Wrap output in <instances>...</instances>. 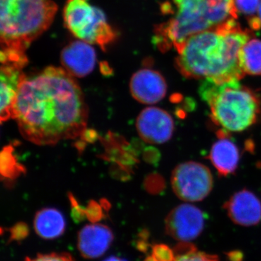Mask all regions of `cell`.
<instances>
[{
	"label": "cell",
	"instance_id": "1",
	"mask_svg": "<svg viewBox=\"0 0 261 261\" xmlns=\"http://www.w3.org/2000/svg\"><path fill=\"white\" fill-rule=\"evenodd\" d=\"M12 117L25 140L37 145H53L82 135L88 111L74 77L63 68L50 66L24 75Z\"/></svg>",
	"mask_w": 261,
	"mask_h": 261
},
{
	"label": "cell",
	"instance_id": "2",
	"mask_svg": "<svg viewBox=\"0 0 261 261\" xmlns=\"http://www.w3.org/2000/svg\"><path fill=\"white\" fill-rule=\"evenodd\" d=\"M250 38L236 20L195 34L177 49L178 69L187 78L218 84L240 81L245 75L240 54Z\"/></svg>",
	"mask_w": 261,
	"mask_h": 261
},
{
	"label": "cell",
	"instance_id": "3",
	"mask_svg": "<svg viewBox=\"0 0 261 261\" xmlns=\"http://www.w3.org/2000/svg\"><path fill=\"white\" fill-rule=\"evenodd\" d=\"M163 11L172 15L156 29L154 42L161 50H177L189 38L236 20L233 0H171Z\"/></svg>",
	"mask_w": 261,
	"mask_h": 261
},
{
	"label": "cell",
	"instance_id": "4",
	"mask_svg": "<svg viewBox=\"0 0 261 261\" xmlns=\"http://www.w3.org/2000/svg\"><path fill=\"white\" fill-rule=\"evenodd\" d=\"M57 10L53 0H0L1 51L25 55L49 28Z\"/></svg>",
	"mask_w": 261,
	"mask_h": 261
},
{
	"label": "cell",
	"instance_id": "5",
	"mask_svg": "<svg viewBox=\"0 0 261 261\" xmlns=\"http://www.w3.org/2000/svg\"><path fill=\"white\" fill-rule=\"evenodd\" d=\"M239 82L218 84L205 80L200 86V94L210 108L211 118L228 132H243L260 116V98Z\"/></svg>",
	"mask_w": 261,
	"mask_h": 261
},
{
	"label": "cell",
	"instance_id": "6",
	"mask_svg": "<svg viewBox=\"0 0 261 261\" xmlns=\"http://www.w3.org/2000/svg\"><path fill=\"white\" fill-rule=\"evenodd\" d=\"M65 27L79 40L106 50L116 39L104 13L89 0H67L63 10Z\"/></svg>",
	"mask_w": 261,
	"mask_h": 261
},
{
	"label": "cell",
	"instance_id": "7",
	"mask_svg": "<svg viewBox=\"0 0 261 261\" xmlns=\"http://www.w3.org/2000/svg\"><path fill=\"white\" fill-rule=\"evenodd\" d=\"M173 192L186 202H198L212 190L214 179L209 168L201 163H181L173 170L171 176Z\"/></svg>",
	"mask_w": 261,
	"mask_h": 261
},
{
	"label": "cell",
	"instance_id": "8",
	"mask_svg": "<svg viewBox=\"0 0 261 261\" xmlns=\"http://www.w3.org/2000/svg\"><path fill=\"white\" fill-rule=\"evenodd\" d=\"M207 216L190 204H182L173 208L166 219V231L180 242L192 241L198 238L205 227Z\"/></svg>",
	"mask_w": 261,
	"mask_h": 261
},
{
	"label": "cell",
	"instance_id": "9",
	"mask_svg": "<svg viewBox=\"0 0 261 261\" xmlns=\"http://www.w3.org/2000/svg\"><path fill=\"white\" fill-rule=\"evenodd\" d=\"M139 135L149 143H165L171 140L174 130L172 117L164 110L149 107L140 113L137 121Z\"/></svg>",
	"mask_w": 261,
	"mask_h": 261
},
{
	"label": "cell",
	"instance_id": "10",
	"mask_svg": "<svg viewBox=\"0 0 261 261\" xmlns=\"http://www.w3.org/2000/svg\"><path fill=\"white\" fill-rule=\"evenodd\" d=\"M132 96L143 104L160 102L166 96L167 85L162 75L156 70L144 68L136 72L130 82Z\"/></svg>",
	"mask_w": 261,
	"mask_h": 261
},
{
	"label": "cell",
	"instance_id": "11",
	"mask_svg": "<svg viewBox=\"0 0 261 261\" xmlns=\"http://www.w3.org/2000/svg\"><path fill=\"white\" fill-rule=\"evenodd\" d=\"M224 207L231 221L240 226H255L261 221L260 200L248 190H241L231 196Z\"/></svg>",
	"mask_w": 261,
	"mask_h": 261
},
{
	"label": "cell",
	"instance_id": "12",
	"mask_svg": "<svg viewBox=\"0 0 261 261\" xmlns=\"http://www.w3.org/2000/svg\"><path fill=\"white\" fill-rule=\"evenodd\" d=\"M92 45L79 39L68 44L61 53L63 68L73 77L82 78L90 74L97 61Z\"/></svg>",
	"mask_w": 261,
	"mask_h": 261
},
{
	"label": "cell",
	"instance_id": "13",
	"mask_svg": "<svg viewBox=\"0 0 261 261\" xmlns=\"http://www.w3.org/2000/svg\"><path fill=\"white\" fill-rule=\"evenodd\" d=\"M1 121H7L12 117L19 87L24 75L22 69L25 63L5 62L1 63Z\"/></svg>",
	"mask_w": 261,
	"mask_h": 261
},
{
	"label": "cell",
	"instance_id": "14",
	"mask_svg": "<svg viewBox=\"0 0 261 261\" xmlns=\"http://www.w3.org/2000/svg\"><path fill=\"white\" fill-rule=\"evenodd\" d=\"M112 231L102 224L84 226L78 237L79 250L86 258H97L106 252L113 243Z\"/></svg>",
	"mask_w": 261,
	"mask_h": 261
},
{
	"label": "cell",
	"instance_id": "15",
	"mask_svg": "<svg viewBox=\"0 0 261 261\" xmlns=\"http://www.w3.org/2000/svg\"><path fill=\"white\" fill-rule=\"evenodd\" d=\"M219 140L211 147L209 159L221 176L232 174L238 168L240 151L234 142L226 135H219Z\"/></svg>",
	"mask_w": 261,
	"mask_h": 261
},
{
	"label": "cell",
	"instance_id": "16",
	"mask_svg": "<svg viewBox=\"0 0 261 261\" xmlns=\"http://www.w3.org/2000/svg\"><path fill=\"white\" fill-rule=\"evenodd\" d=\"M34 226L40 238L53 240L64 233L66 222L61 211L56 208H44L36 214Z\"/></svg>",
	"mask_w": 261,
	"mask_h": 261
},
{
	"label": "cell",
	"instance_id": "17",
	"mask_svg": "<svg viewBox=\"0 0 261 261\" xmlns=\"http://www.w3.org/2000/svg\"><path fill=\"white\" fill-rule=\"evenodd\" d=\"M240 61L245 75H260L261 41L250 38L242 49Z\"/></svg>",
	"mask_w": 261,
	"mask_h": 261
},
{
	"label": "cell",
	"instance_id": "18",
	"mask_svg": "<svg viewBox=\"0 0 261 261\" xmlns=\"http://www.w3.org/2000/svg\"><path fill=\"white\" fill-rule=\"evenodd\" d=\"M261 0H233V5L237 13L250 17L253 19L252 25L254 28L260 27V22L257 18V11Z\"/></svg>",
	"mask_w": 261,
	"mask_h": 261
},
{
	"label": "cell",
	"instance_id": "19",
	"mask_svg": "<svg viewBox=\"0 0 261 261\" xmlns=\"http://www.w3.org/2000/svg\"><path fill=\"white\" fill-rule=\"evenodd\" d=\"M152 252L157 261H176L174 251L164 244L153 245Z\"/></svg>",
	"mask_w": 261,
	"mask_h": 261
},
{
	"label": "cell",
	"instance_id": "20",
	"mask_svg": "<svg viewBox=\"0 0 261 261\" xmlns=\"http://www.w3.org/2000/svg\"><path fill=\"white\" fill-rule=\"evenodd\" d=\"M29 234L28 225L25 223H18L10 229L9 242L22 241L27 238Z\"/></svg>",
	"mask_w": 261,
	"mask_h": 261
},
{
	"label": "cell",
	"instance_id": "21",
	"mask_svg": "<svg viewBox=\"0 0 261 261\" xmlns=\"http://www.w3.org/2000/svg\"><path fill=\"white\" fill-rule=\"evenodd\" d=\"M176 261H219V259L216 255L195 251L185 256L178 257Z\"/></svg>",
	"mask_w": 261,
	"mask_h": 261
},
{
	"label": "cell",
	"instance_id": "22",
	"mask_svg": "<svg viewBox=\"0 0 261 261\" xmlns=\"http://www.w3.org/2000/svg\"><path fill=\"white\" fill-rule=\"evenodd\" d=\"M25 261H74L69 254L51 253L37 255L35 258L27 257Z\"/></svg>",
	"mask_w": 261,
	"mask_h": 261
},
{
	"label": "cell",
	"instance_id": "23",
	"mask_svg": "<svg viewBox=\"0 0 261 261\" xmlns=\"http://www.w3.org/2000/svg\"><path fill=\"white\" fill-rule=\"evenodd\" d=\"M86 215H87V219L93 223L100 221L102 216L100 207L95 203L89 205L88 209H87V212H86Z\"/></svg>",
	"mask_w": 261,
	"mask_h": 261
},
{
	"label": "cell",
	"instance_id": "24",
	"mask_svg": "<svg viewBox=\"0 0 261 261\" xmlns=\"http://www.w3.org/2000/svg\"><path fill=\"white\" fill-rule=\"evenodd\" d=\"M227 256L230 261H243V254L241 252L231 251L227 253Z\"/></svg>",
	"mask_w": 261,
	"mask_h": 261
},
{
	"label": "cell",
	"instance_id": "25",
	"mask_svg": "<svg viewBox=\"0 0 261 261\" xmlns=\"http://www.w3.org/2000/svg\"><path fill=\"white\" fill-rule=\"evenodd\" d=\"M148 246V243H147V241L144 240V239L139 240L137 244H136V247H137V250H140L141 252H147Z\"/></svg>",
	"mask_w": 261,
	"mask_h": 261
},
{
	"label": "cell",
	"instance_id": "26",
	"mask_svg": "<svg viewBox=\"0 0 261 261\" xmlns=\"http://www.w3.org/2000/svg\"><path fill=\"white\" fill-rule=\"evenodd\" d=\"M103 261H127V260H125V259L119 258V257L111 256V257H108V258H106V260H103Z\"/></svg>",
	"mask_w": 261,
	"mask_h": 261
},
{
	"label": "cell",
	"instance_id": "27",
	"mask_svg": "<svg viewBox=\"0 0 261 261\" xmlns=\"http://www.w3.org/2000/svg\"><path fill=\"white\" fill-rule=\"evenodd\" d=\"M257 18H258L259 20H260L261 24V3L260 6H259L258 11H257Z\"/></svg>",
	"mask_w": 261,
	"mask_h": 261
},
{
	"label": "cell",
	"instance_id": "28",
	"mask_svg": "<svg viewBox=\"0 0 261 261\" xmlns=\"http://www.w3.org/2000/svg\"><path fill=\"white\" fill-rule=\"evenodd\" d=\"M145 261H157L155 258L152 255L151 256H148L147 258L145 259Z\"/></svg>",
	"mask_w": 261,
	"mask_h": 261
}]
</instances>
